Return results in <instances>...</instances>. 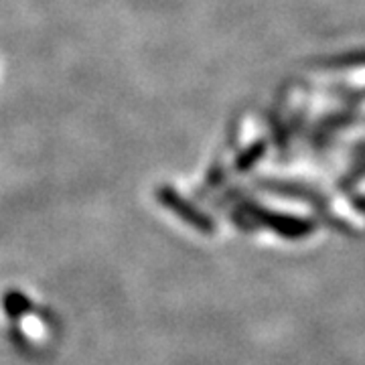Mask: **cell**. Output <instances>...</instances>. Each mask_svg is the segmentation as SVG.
<instances>
[{"mask_svg": "<svg viewBox=\"0 0 365 365\" xmlns=\"http://www.w3.org/2000/svg\"><path fill=\"white\" fill-rule=\"evenodd\" d=\"M262 153H264V143L254 144L252 148H248L242 157L237 158V169H248L250 165L256 163V158L262 157Z\"/></svg>", "mask_w": 365, "mask_h": 365, "instance_id": "obj_2", "label": "cell"}, {"mask_svg": "<svg viewBox=\"0 0 365 365\" xmlns=\"http://www.w3.org/2000/svg\"><path fill=\"white\" fill-rule=\"evenodd\" d=\"M157 199L165 207H169L175 215H179L182 222L189 223L191 227H195V230L203 232V234H211L213 232V222L209 220L207 215H203L195 205H191L175 189H170V187H158Z\"/></svg>", "mask_w": 365, "mask_h": 365, "instance_id": "obj_1", "label": "cell"}]
</instances>
